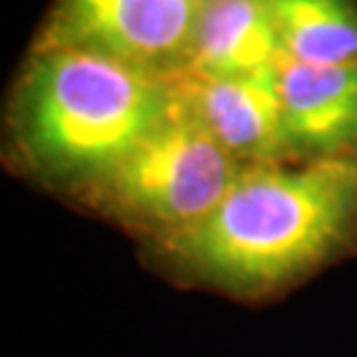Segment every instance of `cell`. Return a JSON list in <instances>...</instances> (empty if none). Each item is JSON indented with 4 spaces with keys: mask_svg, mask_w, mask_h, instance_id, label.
I'll return each instance as SVG.
<instances>
[{
    "mask_svg": "<svg viewBox=\"0 0 357 357\" xmlns=\"http://www.w3.org/2000/svg\"><path fill=\"white\" fill-rule=\"evenodd\" d=\"M357 223V155L292 167L246 165L209 216L160 237L174 260L227 290L258 292L304 274Z\"/></svg>",
    "mask_w": 357,
    "mask_h": 357,
    "instance_id": "1",
    "label": "cell"
},
{
    "mask_svg": "<svg viewBox=\"0 0 357 357\" xmlns=\"http://www.w3.org/2000/svg\"><path fill=\"white\" fill-rule=\"evenodd\" d=\"M172 75L84 47L40 45L12 102V132L38 172L89 185L172 112Z\"/></svg>",
    "mask_w": 357,
    "mask_h": 357,
    "instance_id": "2",
    "label": "cell"
},
{
    "mask_svg": "<svg viewBox=\"0 0 357 357\" xmlns=\"http://www.w3.org/2000/svg\"><path fill=\"white\" fill-rule=\"evenodd\" d=\"M244 167L176 96L172 112L86 188L107 211L167 237L209 216Z\"/></svg>",
    "mask_w": 357,
    "mask_h": 357,
    "instance_id": "3",
    "label": "cell"
},
{
    "mask_svg": "<svg viewBox=\"0 0 357 357\" xmlns=\"http://www.w3.org/2000/svg\"><path fill=\"white\" fill-rule=\"evenodd\" d=\"M197 0H59L40 45L84 47L174 75L185 68Z\"/></svg>",
    "mask_w": 357,
    "mask_h": 357,
    "instance_id": "4",
    "label": "cell"
},
{
    "mask_svg": "<svg viewBox=\"0 0 357 357\" xmlns=\"http://www.w3.org/2000/svg\"><path fill=\"white\" fill-rule=\"evenodd\" d=\"M172 84L183 107L244 165L292 158L276 68L253 75L213 77L178 70Z\"/></svg>",
    "mask_w": 357,
    "mask_h": 357,
    "instance_id": "5",
    "label": "cell"
},
{
    "mask_svg": "<svg viewBox=\"0 0 357 357\" xmlns=\"http://www.w3.org/2000/svg\"><path fill=\"white\" fill-rule=\"evenodd\" d=\"M285 132L297 155L351 153L357 146V63H302L283 56L276 66Z\"/></svg>",
    "mask_w": 357,
    "mask_h": 357,
    "instance_id": "6",
    "label": "cell"
},
{
    "mask_svg": "<svg viewBox=\"0 0 357 357\" xmlns=\"http://www.w3.org/2000/svg\"><path fill=\"white\" fill-rule=\"evenodd\" d=\"M269 0H211L199 7L183 70L213 77L253 75L283 59Z\"/></svg>",
    "mask_w": 357,
    "mask_h": 357,
    "instance_id": "7",
    "label": "cell"
},
{
    "mask_svg": "<svg viewBox=\"0 0 357 357\" xmlns=\"http://www.w3.org/2000/svg\"><path fill=\"white\" fill-rule=\"evenodd\" d=\"M283 54L302 63H357L355 0H269Z\"/></svg>",
    "mask_w": 357,
    "mask_h": 357,
    "instance_id": "8",
    "label": "cell"
},
{
    "mask_svg": "<svg viewBox=\"0 0 357 357\" xmlns=\"http://www.w3.org/2000/svg\"><path fill=\"white\" fill-rule=\"evenodd\" d=\"M199 5H204V3H211V0H197Z\"/></svg>",
    "mask_w": 357,
    "mask_h": 357,
    "instance_id": "9",
    "label": "cell"
}]
</instances>
